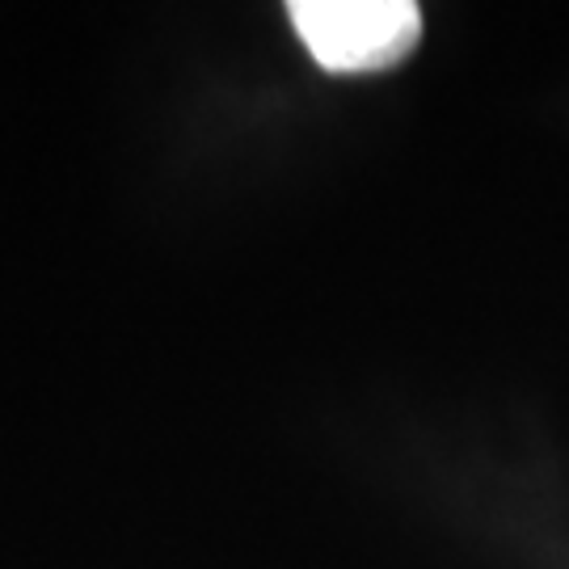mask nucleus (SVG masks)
<instances>
[{"instance_id": "f257e3e1", "label": "nucleus", "mask_w": 569, "mask_h": 569, "mask_svg": "<svg viewBox=\"0 0 569 569\" xmlns=\"http://www.w3.org/2000/svg\"><path fill=\"white\" fill-rule=\"evenodd\" d=\"M287 18L326 72H385L422 39L413 0H296Z\"/></svg>"}]
</instances>
